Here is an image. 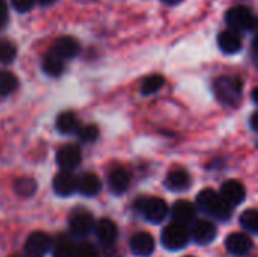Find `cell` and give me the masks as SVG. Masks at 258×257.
<instances>
[{"label": "cell", "mask_w": 258, "mask_h": 257, "mask_svg": "<svg viewBox=\"0 0 258 257\" xmlns=\"http://www.w3.org/2000/svg\"><path fill=\"white\" fill-rule=\"evenodd\" d=\"M190 233V238L197 242V244H201V245H206V244H210L215 238H216V226L209 221V220H198L192 224V229L189 230Z\"/></svg>", "instance_id": "ba28073f"}, {"label": "cell", "mask_w": 258, "mask_h": 257, "mask_svg": "<svg viewBox=\"0 0 258 257\" xmlns=\"http://www.w3.org/2000/svg\"><path fill=\"white\" fill-rule=\"evenodd\" d=\"M171 215H172L174 223L186 226V224L192 223L194 218H195V206L190 201L178 200V201L174 203Z\"/></svg>", "instance_id": "e0dca14e"}, {"label": "cell", "mask_w": 258, "mask_h": 257, "mask_svg": "<svg viewBox=\"0 0 258 257\" xmlns=\"http://www.w3.org/2000/svg\"><path fill=\"white\" fill-rule=\"evenodd\" d=\"M165 83V79L159 74H153V76H148L142 80V85H141V92L144 95H150V94H154L157 92L159 89H162Z\"/></svg>", "instance_id": "cb8c5ba5"}, {"label": "cell", "mask_w": 258, "mask_h": 257, "mask_svg": "<svg viewBox=\"0 0 258 257\" xmlns=\"http://www.w3.org/2000/svg\"><path fill=\"white\" fill-rule=\"evenodd\" d=\"M101 189V180L94 173H85L77 179V191L85 197H94Z\"/></svg>", "instance_id": "d6986e66"}, {"label": "cell", "mask_w": 258, "mask_h": 257, "mask_svg": "<svg viewBox=\"0 0 258 257\" xmlns=\"http://www.w3.org/2000/svg\"><path fill=\"white\" fill-rule=\"evenodd\" d=\"M132 176L125 168H113L109 174V186L115 194H122L128 189Z\"/></svg>", "instance_id": "ac0fdd59"}, {"label": "cell", "mask_w": 258, "mask_h": 257, "mask_svg": "<svg viewBox=\"0 0 258 257\" xmlns=\"http://www.w3.org/2000/svg\"><path fill=\"white\" fill-rule=\"evenodd\" d=\"M213 89L219 101L225 105H236L242 97V82L233 76H222L216 79Z\"/></svg>", "instance_id": "7a4b0ae2"}, {"label": "cell", "mask_w": 258, "mask_h": 257, "mask_svg": "<svg viewBox=\"0 0 258 257\" xmlns=\"http://www.w3.org/2000/svg\"><path fill=\"white\" fill-rule=\"evenodd\" d=\"M56 127L60 133H76L79 129V120L73 112H62L56 118Z\"/></svg>", "instance_id": "44dd1931"}, {"label": "cell", "mask_w": 258, "mask_h": 257, "mask_svg": "<svg viewBox=\"0 0 258 257\" xmlns=\"http://www.w3.org/2000/svg\"><path fill=\"white\" fill-rule=\"evenodd\" d=\"M197 206L204 214L218 218L221 221L230 220L233 214V208L227 201H224L219 197V194H216L213 189H203L197 197Z\"/></svg>", "instance_id": "6da1fadb"}, {"label": "cell", "mask_w": 258, "mask_h": 257, "mask_svg": "<svg viewBox=\"0 0 258 257\" xmlns=\"http://www.w3.org/2000/svg\"><path fill=\"white\" fill-rule=\"evenodd\" d=\"M94 229V218L86 211H76L70 217V230L76 236H86Z\"/></svg>", "instance_id": "8fae6325"}, {"label": "cell", "mask_w": 258, "mask_h": 257, "mask_svg": "<svg viewBox=\"0 0 258 257\" xmlns=\"http://www.w3.org/2000/svg\"><path fill=\"white\" fill-rule=\"evenodd\" d=\"M15 55H17L15 45L8 39H0V62L9 64L14 61Z\"/></svg>", "instance_id": "83f0119b"}, {"label": "cell", "mask_w": 258, "mask_h": 257, "mask_svg": "<svg viewBox=\"0 0 258 257\" xmlns=\"http://www.w3.org/2000/svg\"><path fill=\"white\" fill-rule=\"evenodd\" d=\"M240 226L249 233L258 232V212L255 209H248L240 215Z\"/></svg>", "instance_id": "484cf974"}, {"label": "cell", "mask_w": 258, "mask_h": 257, "mask_svg": "<svg viewBox=\"0 0 258 257\" xmlns=\"http://www.w3.org/2000/svg\"><path fill=\"white\" fill-rule=\"evenodd\" d=\"M79 52H80V44L73 36H60L51 45V55L57 56L62 61L77 56Z\"/></svg>", "instance_id": "30bf717a"}, {"label": "cell", "mask_w": 258, "mask_h": 257, "mask_svg": "<svg viewBox=\"0 0 258 257\" xmlns=\"http://www.w3.org/2000/svg\"><path fill=\"white\" fill-rule=\"evenodd\" d=\"M227 24L234 32H248L255 27V15L246 6H234L225 15Z\"/></svg>", "instance_id": "3957f363"}, {"label": "cell", "mask_w": 258, "mask_h": 257, "mask_svg": "<svg viewBox=\"0 0 258 257\" xmlns=\"http://www.w3.org/2000/svg\"><path fill=\"white\" fill-rule=\"evenodd\" d=\"M257 117H258L257 112H254V114H252V117H251V126H252V129H254V130H257Z\"/></svg>", "instance_id": "d6a6232c"}, {"label": "cell", "mask_w": 258, "mask_h": 257, "mask_svg": "<svg viewBox=\"0 0 258 257\" xmlns=\"http://www.w3.org/2000/svg\"><path fill=\"white\" fill-rule=\"evenodd\" d=\"M165 3H168V5H177V3H180L181 0H163Z\"/></svg>", "instance_id": "e575fe53"}, {"label": "cell", "mask_w": 258, "mask_h": 257, "mask_svg": "<svg viewBox=\"0 0 258 257\" xmlns=\"http://www.w3.org/2000/svg\"><path fill=\"white\" fill-rule=\"evenodd\" d=\"M166 186L171 191H177V192L184 191L190 186V174L181 168L172 170V171H169V174L166 177Z\"/></svg>", "instance_id": "ffe728a7"}, {"label": "cell", "mask_w": 258, "mask_h": 257, "mask_svg": "<svg viewBox=\"0 0 258 257\" xmlns=\"http://www.w3.org/2000/svg\"><path fill=\"white\" fill-rule=\"evenodd\" d=\"M94 233L97 236V239L103 244V245H112L118 236V229L116 224L107 218L100 220L97 224H94Z\"/></svg>", "instance_id": "9a60e30c"}, {"label": "cell", "mask_w": 258, "mask_h": 257, "mask_svg": "<svg viewBox=\"0 0 258 257\" xmlns=\"http://www.w3.org/2000/svg\"><path fill=\"white\" fill-rule=\"evenodd\" d=\"M53 189L60 197H68L77 189V177L71 171H59L53 179Z\"/></svg>", "instance_id": "7c38bea8"}, {"label": "cell", "mask_w": 258, "mask_h": 257, "mask_svg": "<svg viewBox=\"0 0 258 257\" xmlns=\"http://www.w3.org/2000/svg\"><path fill=\"white\" fill-rule=\"evenodd\" d=\"M51 247H53V239L44 232H33L32 235H29L24 245L26 251L33 257L44 256L51 250Z\"/></svg>", "instance_id": "8992f818"}, {"label": "cell", "mask_w": 258, "mask_h": 257, "mask_svg": "<svg viewBox=\"0 0 258 257\" xmlns=\"http://www.w3.org/2000/svg\"><path fill=\"white\" fill-rule=\"evenodd\" d=\"M56 162L62 170L71 171L82 162V150L74 144H67L57 150Z\"/></svg>", "instance_id": "52a82bcc"}, {"label": "cell", "mask_w": 258, "mask_h": 257, "mask_svg": "<svg viewBox=\"0 0 258 257\" xmlns=\"http://www.w3.org/2000/svg\"><path fill=\"white\" fill-rule=\"evenodd\" d=\"M136 209L145 217V220L159 224L162 223L166 215H168V204L165 200L157 198V197H151V198H141L136 203Z\"/></svg>", "instance_id": "5b68a950"}, {"label": "cell", "mask_w": 258, "mask_h": 257, "mask_svg": "<svg viewBox=\"0 0 258 257\" xmlns=\"http://www.w3.org/2000/svg\"><path fill=\"white\" fill-rule=\"evenodd\" d=\"M42 70L48 76H54V77L60 76L63 71V62H62V59H59L57 56L50 53L42 59Z\"/></svg>", "instance_id": "7402d4cb"}, {"label": "cell", "mask_w": 258, "mask_h": 257, "mask_svg": "<svg viewBox=\"0 0 258 257\" xmlns=\"http://www.w3.org/2000/svg\"><path fill=\"white\" fill-rule=\"evenodd\" d=\"M77 135H79V138L83 142H94L98 138L100 130H98V127L95 124H88V126L79 127L77 129Z\"/></svg>", "instance_id": "f1b7e54d"}, {"label": "cell", "mask_w": 258, "mask_h": 257, "mask_svg": "<svg viewBox=\"0 0 258 257\" xmlns=\"http://www.w3.org/2000/svg\"><path fill=\"white\" fill-rule=\"evenodd\" d=\"M189 229L183 224L172 223L166 226L162 232V244L168 250H181L189 244Z\"/></svg>", "instance_id": "277c9868"}, {"label": "cell", "mask_w": 258, "mask_h": 257, "mask_svg": "<svg viewBox=\"0 0 258 257\" xmlns=\"http://www.w3.org/2000/svg\"><path fill=\"white\" fill-rule=\"evenodd\" d=\"M74 257H98V251L91 242H80L74 247Z\"/></svg>", "instance_id": "f546056e"}, {"label": "cell", "mask_w": 258, "mask_h": 257, "mask_svg": "<svg viewBox=\"0 0 258 257\" xmlns=\"http://www.w3.org/2000/svg\"><path fill=\"white\" fill-rule=\"evenodd\" d=\"M18 80L11 71H0V95H9L17 89Z\"/></svg>", "instance_id": "4316f807"}, {"label": "cell", "mask_w": 258, "mask_h": 257, "mask_svg": "<svg viewBox=\"0 0 258 257\" xmlns=\"http://www.w3.org/2000/svg\"><path fill=\"white\" fill-rule=\"evenodd\" d=\"M53 257H74V245L68 238L60 236L53 242Z\"/></svg>", "instance_id": "d4e9b609"}, {"label": "cell", "mask_w": 258, "mask_h": 257, "mask_svg": "<svg viewBox=\"0 0 258 257\" xmlns=\"http://www.w3.org/2000/svg\"><path fill=\"white\" fill-rule=\"evenodd\" d=\"M130 250L141 257L150 256L154 251V238L147 232H139L130 239Z\"/></svg>", "instance_id": "5bb4252c"}, {"label": "cell", "mask_w": 258, "mask_h": 257, "mask_svg": "<svg viewBox=\"0 0 258 257\" xmlns=\"http://www.w3.org/2000/svg\"><path fill=\"white\" fill-rule=\"evenodd\" d=\"M35 2H38V3H41L42 6H48V5H51V3H54L56 0H35Z\"/></svg>", "instance_id": "836d02e7"}, {"label": "cell", "mask_w": 258, "mask_h": 257, "mask_svg": "<svg viewBox=\"0 0 258 257\" xmlns=\"http://www.w3.org/2000/svg\"><path fill=\"white\" fill-rule=\"evenodd\" d=\"M14 189L21 197H32L36 191V182L32 177H20L14 182Z\"/></svg>", "instance_id": "603a6c76"}, {"label": "cell", "mask_w": 258, "mask_h": 257, "mask_svg": "<svg viewBox=\"0 0 258 257\" xmlns=\"http://www.w3.org/2000/svg\"><path fill=\"white\" fill-rule=\"evenodd\" d=\"M8 24V5L5 0H0V29Z\"/></svg>", "instance_id": "1f68e13d"}, {"label": "cell", "mask_w": 258, "mask_h": 257, "mask_svg": "<svg viewBox=\"0 0 258 257\" xmlns=\"http://www.w3.org/2000/svg\"><path fill=\"white\" fill-rule=\"evenodd\" d=\"M227 250L234 256H246L252 250V239L246 233H231L225 241Z\"/></svg>", "instance_id": "4fadbf2b"}, {"label": "cell", "mask_w": 258, "mask_h": 257, "mask_svg": "<svg viewBox=\"0 0 258 257\" xmlns=\"http://www.w3.org/2000/svg\"><path fill=\"white\" fill-rule=\"evenodd\" d=\"M186 257H192V256H186Z\"/></svg>", "instance_id": "d590c367"}, {"label": "cell", "mask_w": 258, "mask_h": 257, "mask_svg": "<svg viewBox=\"0 0 258 257\" xmlns=\"http://www.w3.org/2000/svg\"><path fill=\"white\" fill-rule=\"evenodd\" d=\"M219 197L233 208V206L243 203V200L246 197V191H245V186L239 180H227L221 186Z\"/></svg>", "instance_id": "9c48e42d"}, {"label": "cell", "mask_w": 258, "mask_h": 257, "mask_svg": "<svg viewBox=\"0 0 258 257\" xmlns=\"http://www.w3.org/2000/svg\"><path fill=\"white\" fill-rule=\"evenodd\" d=\"M218 45L227 55H234L242 48V38L237 32L228 29L218 35Z\"/></svg>", "instance_id": "2e32d148"}, {"label": "cell", "mask_w": 258, "mask_h": 257, "mask_svg": "<svg viewBox=\"0 0 258 257\" xmlns=\"http://www.w3.org/2000/svg\"><path fill=\"white\" fill-rule=\"evenodd\" d=\"M11 3L17 12H27L33 8L35 0H11Z\"/></svg>", "instance_id": "4dcf8cb0"}]
</instances>
